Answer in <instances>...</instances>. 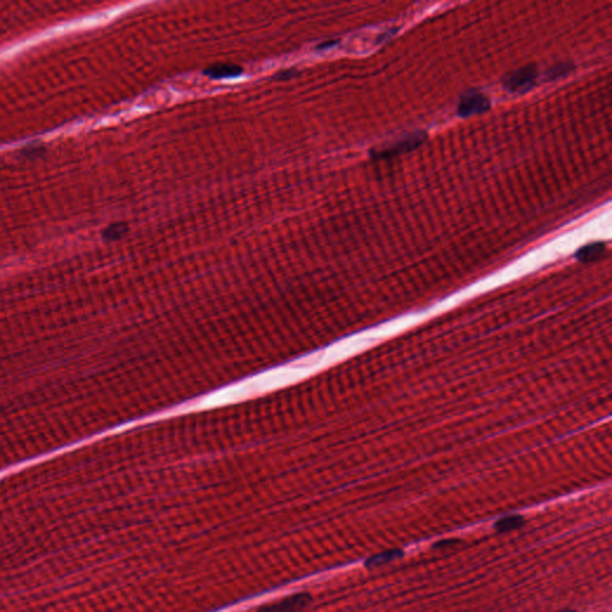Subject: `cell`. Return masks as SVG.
<instances>
[{"mask_svg":"<svg viewBox=\"0 0 612 612\" xmlns=\"http://www.w3.org/2000/svg\"><path fill=\"white\" fill-rule=\"evenodd\" d=\"M242 72V67L237 65L220 64L211 66L210 69H206L205 74L213 79H222V78L238 76Z\"/></svg>","mask_w":612,"mask_h":612,"instance_id":"obj_5","label":"cell"},{"mask_svg":"<svg viewBox=\"0 0 612 612\" xmlns=\"http://www.w3.org/2000/svg\"><path fill=\"white\" fill-rule=\"evenodd\" d=\"M312 597L309 593H295L282 599L263 605L256 612H302L309 608Z\"/></svg>","mask_w":612,"mask_h":612,"instance_id":"obj_2","label":"cell"},{"mask_svg":"<svg viewBox=\"0 0 612 612\" xmlns=\"http://www.w3.org/2000/svg\"><path fill=\"white\" fill-rule=\"evenodd\" d=\"M403 552L401 549H391L387 552H380L377 555L372 556L366 561V567H379L382 564H387L391 561L397 560L399 557H402Z\"/></svg>","mask_w":612,"mask_h":612,"instance_id":"obj_7","label":"cell"},{"mask_svg":"<svg viewBox=\"0 0 612 612\" xmlns=\"http://www.w3.org/2000/svg\"><path fill=\"white\" fill-rule=\"evenodd\" d=\"M125 231V226L122 225V224H117V225H113L112 227H109V229L107 230L105 236H107V238L114 239V238L120 237Z\"/></svg>","mask_w":612,"mask_h":612,"instance_id":"obj_10","label":"cell"},{"mask_svg":"<svg viewBox=\"0 0 612 612\" xmlns=\"http://www.w3.org/2000/svg\"><path fill=\"white\" fill-rule=\"evenodd\" d=\"M605 250H606L605 243H592V244L583 246V248L576 253V256L579 261L587 263V262H593L599 260V258L604 255Z\"/></svg>","mask_w":612,"mask_h":612,"instance_id":"obj_6","label":"cell"},{"mask_svg":"<svg viewBox=\"0 0 612 612\" xmlns=\"http://www.w3.org/2000/svg\"><path fill=\"white\" fill-rule=\"evenodd\" d=\"M525 524V519L521 516H508L496 521L494 528L499 532H510L520 528Z\"/></svg>","mask_w":612,"mask_h":612,"instance_id":"obj_8","label":"cell"},{"mask_svg":"<svg viewBox=\"0 0 612 612\" xmlns=\"http://www.w3.org/2000/svg\"><path fill=\"white\" fill-rule=\"evenodd\" d=\"M538 74L535 66H525L505 76V89L513 93H528L533 88Z\"/></svg>","mask_w":612,"mask_h":612,"instance_id":"obj_1","label":"cell"},{"mask_svg":"<svg viewBox=\"0 0 612 612\" xmlns=\"http://www.w3.org/2000/svg\"><path fill=\"white\" fill-rule=\"evenodd\" d=\"M559 612H578V611H574V610H568V608H567V610H562V611H559Z\"/></svg>","mask_w":612,"mask_h":612,"instance_id":"obj_11","label":"cell"},{"mask_svg":"<svg viewBox=\"0 0 612 612\" xmlns=\"http://www.w3.org/2000/svg\"><path fill=\"white\" fill-rule=\"evenodd\" d=\"M426 139V133L411 134L409 137L403 138L394 145L387 146V149H379L372 153L375 158H387L397 156L399 153L409 152L423 144Z\"/></svg>","mask_w":612,"mask_h":612,"instance_id":"obj_4","label":"cell"},{"mask_svg":"<svg viewBox=\"0 0 612 612\" xmlns=\"http://www.w3.org/2000/svg\"><path fill=\"white\" fill-rule=\"evenodd\" d=\"M572 69V65H557V66H554V67L549 71V76H550V79H556V78H560V76H567L568 73L571 72Z\"/></svg>","mask_w":612,"mask_h":612,"instance_id":"obj_9","label":"cell"},{"mask_svg":"<svg viewBox=\"0 0 612 612\" xmlns=\"http://www.w3.org/2000/svg\"><path fill=\"white\" fill-rule=\"evenodd\" d=\"M489 108H491V100L484 93L472 90L460 97L457 113L462 117H472V115L486 113Z\"/></svg>","mask_w":612,"mask_h":612,"instance_id":"obj_3","label":"cell"}]
</instances>
